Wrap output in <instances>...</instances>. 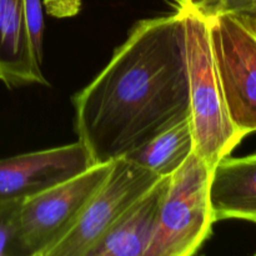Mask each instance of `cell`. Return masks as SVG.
Segmentation results:
<instances>
[{"mask_svg":"<svg viewBox=\"0 0 256 256\" xmlns=\"http://www.w3.org/2000/svg\"><path fill=\"white\" fill-rule=\"evenodd\" d=\"M192 152L194 136L190 118H186L124 158L159 176H170L182 168Z\"/></svg>","mask_w":256,"mask_h":256,"instance_id":"11","label":"cell"},{"mask_svg":"<svg viewBox=\"0 0 256 256\" xmlns=\"http://www.w3.org/2000/svg\"><path fill=\"white\" fill-rule=\"evenodd\" d=\"M22 202H0V256H25L20 236Z\"/></svg>","mask_w":256,"mask_h":256,"instance_id":"12","label":"cell"},{"mask_svg":"<svg viewBox=\"0 0 256 256\" xmlns=\"http://www.w3.org/2000/svg\"><path fill=\"white\" fill-rule=\"evenodd\" d=\"M185 20L190 124L194 152L210 168L232 154L244 134L230 120L212 56L208 18L189 4L178 5Z\"/></svg>","mask_w":256,"mask_h":256,"instance_id":"2","label":"cell"},{"mask_svg":"<svg viewBox=\"0 0 256 256\" xmlns=\"http://www.w3.org/2000/svg\"><path fill=\"white\" fill-rule=\"evenodd\" d=\"M0 82L8 88L49 86L30 44L24 0H0Z\"/></svg>","mask_w":256,"mask_h":256,"instance_id":"10","label":"cell"},{"mask_svg":"<svg viewBox=\"0 0 256 256\" xmlns=\"http://www.w3.org/2000/svg\"><path fill=\"white\" fill-rule=\"evenodd\" d=\"M172 2H174L175 4L180 5V4H182V2H186V0H172Z\"/></svg>","mask_w":256,"mask_h":256,"instance_id":"15","label":"cell"},{"mask_svg":"<svg viewBox=\"0 0 256 256\" xmlns=\"http://www.w3.org/2000/svg\"><path fill=\"white\" fill-rule=\"evenodd\" d=\"M170 176H162L95 244L88 256H145L158 228Z\"/></svg>","mask_w":256,"mask_h":256,"instance_id":"8","label":"cell"},{"mask_svg":"<svg viewBox=\"0 0 256 256\" xmlns=\"http://www.w3.org/2000/svg\"><path fill=\"white\" fill-rule=\"evenodd\" d=\"M210 175L212 168L195 152L170 175L156 232L145 256H192L199 252L215 222Z\"/></svg>","mask_w":256,"mask_h":256,"instance_id":"3","label":"cell"},{"mask_svg":"<svg viewBox=\"0 0 256 256\" xmlns=\"http://www.w3.org/2000/svg\"><path fill=\"white\" fill-rule=\"evenodd\" d=\"M254 255H255V256H256V252H255V254H254Z\"/></svg>","mask_w":256,"mask_h":256,"instance_id":"16","label":"cell"},{"mask_svg":"<svg viewBox=\"0 0 256 256\" xmlns=\"http://www.w3.org/2000/svg\"><path fill=\"white\" fill-rule=\"evenodd\" d=\"M92 165L80 142L0 159V202L29 199Z\"/></svg>","mask_w":256,"mask_h":256,"instance_id":"7","label":"cell"},{"mask_svg":"<svg viewBox=\"0 0 256 256\" xmlns=\"http://www.w3.org/2000/svg\"><path fill=\"white\" fill-rule=\"evenodd\" d=\"M114 162L85 172L25 199L20 209V236L25 256H48L75 226L90 200L109 176Z\"/></svg>","mask_w":256,"mask_h":256,"instance_id":"5","label":"cell"},{"mask_svg":"<svg viewBox=\"0 0 256 256\" xmlns=\"http://www.w3.org/2000/svg\"><path fill=\"white\" fill-rule=\"evenodd\" d=\"M184 2L205 16L220 12H235L256 18V0H186Z\"/></svg>","mask_w":256,"mask_h":256,"instance_id":"13","label":"cell"},{"mask_svg":"<svg viewBox=\"0 0 256 256\" xmlns=\"http://www.w3.org/2000/svg\"><path fill=\"white\" fill-rule=\"evenodd\" d=\"M160 178L128 158L114 160L109 176L75 226L48 256H88L105 232Z\"/></svg>","mask_w":256,"mask_h":256,"instance_id":"6","label":"cell"},{"mask_svg":"<svg viewBox=\"0 0 256 256\" xmlns=\"http://www.w3.org/2000/svg\"><path fill=\"white\" fill-rule=\"evenodd\" d=\"M78 142L92 164L135 152L190 116L185 20H140L106 66L72 96Z\"/></svg>","mask_w":256,"mask_h":256,"instance_id":"1","label":"cell"},{"mask_svg":"<svg viewBox=\"0 0 256 256\" xmlns=\"http://www.w3.org/2000/svg\"><path fill=\"white\" fill-rule=\"evenodd\" d=\"M206 18L228 114L248 136L256 132V18L235 12Z\"/></svg>","mask_w":256,"mask_h":256,"instance_id":"4","label":"cell"},{"mask_svg":"<svg viewBox=\"0 0 256 256\" xmlns=\"http://www.w3.org/2000/svg\"><path fill=\"white\" fill-rule=\"evenodd\" d=\"M24 19L32 52L38 62L42 64L44 16H42V0H24Z\"/></svg>","mask_w":256,"mask_h":256,"instance_id":"14","label":"cell"},{"mask_svg":"<svg viewBox=\"0 0 256 256\" xmlns=\"http://www.w3.org/2000/svg\"><path fill=\"white\" fill-rule=\"evenodd\" d=\"M209 196L215 222L234 219L256 224V154L219 160L212 169Z\"/></svg>","mask_w":256,"mask_h":256,"instance_id":"9","label":"cell"}]
</instances>
